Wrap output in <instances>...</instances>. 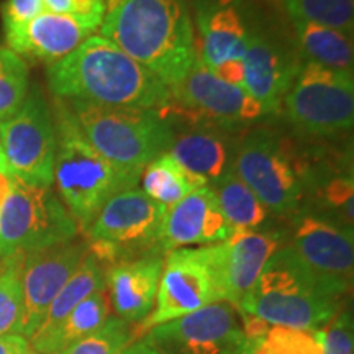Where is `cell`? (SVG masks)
Here are the masks:
<instances>
[{
  "label": "cell",
  "mask_w": 354,
  "mask_h": 354,
  "mask_svg": "<svg viewBox=\"0 0 354 354\" xmlns=\"http://www.w3.org/2000/svg\"><path fill=\"white\" fill-rule=\"evenodd\" d=\"M261 344L264 354H323V330L269 326Z\"/></svg>",
  "instance_id": "32"
},
{
  "label": "cell",
  "mask_w": 354,
  "mask_h": 354,
  "mask_svg": "<svg viewBox=\"0 0 354 354\" xmlns=\"http://www.w3.org/2000/svg\"><path fill=\"white\" fill-rule=\"evenodd\" d=\"M79 227L53 187L13 184L0 209V256L30 254L77 238Z\"/></svg>",
  "instance_id": "9"
},
{
  "label": "cell",
  "mask_w": 354,
  "mask_h": 354,
  "mask_svg": "<svg viewBox=\"0 0 354 354\" xmlns=\"http://www.w3.org/2000/svg\"><path fill=\"white\" fill-rule=\"evenodd\" d=\"M349 286L312 271L282 245L238 310L269 326L322 330L338 313Z\"/></svg>",
  "instance_id": "3"
},
{
  "label": "cell",
  "mask_w": 354,
  "mask_h": 354,
  "mask_svg": "<svg viewBox=\"0 0 354 354\" xmlns=\"http://www.w3.org/2000/svg\"><path fill=\"white\" fill-rule=\"evenodd\" d=\"M167 209L131 187L110 197L84 233L88 251L105 268L161 250V230ZM166 254V253H165Z\"/></svg>",
  "instance_id": "7"
},
{
  "label": "cell",
  "mask_w": 354,
  "mask_h": 354,
  "mask_svg": "<svg viewBox=\"0 0 354 354\" xmlns=\"http://www.w3.org/2000/svg\"><path fill=\"white\" fill-rule=\"evenodd\" d=\"M172 100L165 109L174 128L196 123H218L225 127H256L271 115L246 88L230 86L212 73L201 57L179 86L172 88Z\"/></svg>",
  "instance_id": "11"
},
{
  "label": "cell",
  "mask_w": 354,
  "mask_h": 354,
  "mask_svg": "<svg viewBox=\"0 0 354 354\" xmlns=\"http://www.w3.org/2000/svg\"><path fill=\"white\" fill-rule=\"evenodd\" d=\"M3 162H7V158H6V154H3L2 146H0V165H3Z\"/></svg>",
  "instance_id": "41"
},
{
  "label": "cell",
  "mask_w": 354,
  "mask_h": 354,
  "mask_svg": "<svg viewBox=\"0 0 354 354\" xmlns=\"http://www.w3.org/2000/svg\"><path fill=\"white\" fill-rule=\"evenodd\" d=\"M234 172L274 216L287 218L307 202L310 148H299L274 128H248L238 148Z\"/></svg>",
  "instance_id": "5"
},
{
  "label": "cell",
  "mask_w": 354,
  "mask_h": 354,
  "mask_svg": "<svg viewBox=\"0 0 354 354\" xmlns=\"http://www.w3.org/2000/svg\"><path fill=\"white\" fill-rule=\"evenodd\" d=\"M212 73L223 82L230 84V86L245 88V64H243V59L225 61V63L212 68Z\"/></svg>",
  "instance_id": "36"
},
{
  "label": "cell",
  "mask_w": 354,
  "mask_h": 354,
  "mask_svg": "<svg viewBox=\"0 0 354 354\" xmlns=\"http://www.w3.org/2000/svg\"><path fill=\"white\" fill-rule=\"evenodd\" d=\"M123 354H162V353H159L158 349L154 348L151 343L146 342V339H141V342L130 344Z\"/></svg>",
  "instance_id": "40"
},
{
  "label": "cell",
  "mask_w": 354,
  "mask_h": 354,
  "mask_svg": "<svg viewBox=\"0 0 354 354\" xmlns=\"http://www.w3.org/2000/svg\"><path fill=\"white\" fill-rule=\"evenodd\" d=\"M295 35V53L304 63L353 73L354 44L353 33L330 26L292 20Z\"/></svg>",
  "instance_id": "24"
},
{
  "label": "cell",
  "mask_w": 354,
  "mask_h": 354,
  "mask_svg": "<svg viewBox=\"0 0 354 354\" xmlns=\"http://www.w3.org/2000/svg\"><path fill=\"white\" fill-rule=\"evenodd\" d=\"M323 330V354H353V322L346 310L336 313Z\"/></svg>",
  "instance_id": "33"
},
{
  "label": "cell",
  "mask_w": 354,
  "mask_h": 354,
  "mask_svg": "<svg viewBox=\"0 0 354 354\" xmlns=\"http://www.w3.org/2000/svg\"><path fill=\"white\" fill-rule=\"evenodd\" d=\"M0 140L13 176L26 184L53 187L55 184L56 136L51 104L38 84L30 91L21 107L0 122Z\"/></svg>",
  "instance_id": "12"
},
{
  "label": "cell",
  "mask_w": 354,
  "mask_h": 354,
  "mask_svg": "<svg viewBox=\"0 0 354 354\" xmlns=\"http://www.w3.org/2000/svg\"><path fill=\"white\" fill-rule=\"evenodd\" d=\"M196 25L201 37L198 57L209 68L243 59L256 26L241 0H197Z\"/></svg>",
  "instance_id": "19"
},
{
  "label": "cell",
  "mask_w": 354,
  "mask_h": 354,
  "mask_svg": "<svg viewBox=\"0 0 354 354\" xmlns=\"http://www.w3.org/2000/svg\"><path fill=\"white\" fill-rule=\"evenodd\" d=\"M107 287L94 292L84 299L63 322L55 328L35 333L30 338V344L35 354H57L79 339L86 338L99 330L112 317Z\"/></svg>",
  "instance_id": "23"
},
{
  "label": "cell",
  "mask_w": 354,
  "mask_h": 354,
  "mask_svg": "<svg viewBox=\"0 0 354 354\" xmlns=\"http://www.w3.org/2000/svg\"><path fill=\"white\" fill-rule=\"evenodd\" d=\"M71 2H73L74 17H77L79 20L91 26L94 32L100 28L105 15L104 0H71Z\"/></svg>",
  "instance_id": "35"
},
{
  "label": "cell",
  "mask_w": 354,
  "mask_h": 354,
  "mask_svg": "<svg viewBox=\"0 0 354 354\" xmlns=\"http://www.w3.org/2000/svg\"><path fill=\"white\" fill-rule=\"evenodd\" d=\"M51 113L56 136L53 185L79 230L86 232L110 197L138 187L143 171L127 169L102 156L84 136L66 100L53 97Z\"/></svg>",
  "instance_id": "4"
},
{
  "label": "cell",
  "mask_w": 354,
  "mask_h": 354,
  "mask_svg": "<svg viewBox=\"0 0 354 354\" xmlns=\"http://www.w3.org/2000/svg\"><path fill=\"white\" fill-rule=\"evenodd\" d=\"M218 254L215 245L180 248L166 253L165 268L153 312L135 331L138 338L154 326L197 312L207 305L221 302Z\"/></svg>",
  "instance_id": "10"
},
{
  "label": "cell",
  "mask_w": 354,
  "mask_h": 354,
  "mask_svg": "<svg viewBox=\"0 0 354 354\" xmlns=\"http://www.w3.org/2000/svg\"><path fill=\"white\" fill-rule=\"evenodd\" d=\"M105 271H107V268L88 251L82 263L79 264L76 272L69 277V281L66 282L59 294L51 302L41 325L35 333H43V331L55 328L57 323L63 322L84 299H87L97 290L104 289Z\"/></svg>",
  "instance_id": "26"
},
{
  "label": "cell",
  "mask_w": 354,
  "mask_h": 354,
  "mask_svg": "<svg viewBox=\"0 0 354 354\" xmlns=\"http://www.w3.org/2000/svg\"><path fill=\"white\" fill-rule=\"evenodd\" d=\"M13 172L10 169V166H8V162H3V165H0V209H2L3 202H6V198L8 194H10V189H12V184H13Z\"/></svg>",
  "instance_id": "38"
},
{
  "label": "cell",
  "mask_w": 354,
  "mask_h": 354,
  "mask_svg": "<svg viewBox=\"0 0 354 354\" xmlns=\"http://www.w3.org/2000/svg\"><path fill=\"white\" fill-rule=\"evenodd\" d=\"M141 190L154 202L171 209L194 189L202 187L174 161L169 153L149 162L141 172Z\"/></svg>",
  "instance_id": "27"
},
{
  "label": "cell",
  "mask_w": 354,
  "mask_h": 354,
  "mask_svg": "<svg viewBox=\"0 0 354 354\" xmlns=\"http://www.w3.org/2000/svg\"><path fill=\"white\" fill-rule=\"evenodd\" d=\"M165 256L151 253L107 268L105 287L118 318L127 323H141L153 312Z\"/></svg>",
  "instance_id": "21"
},
{
  "label": "cell",
  "mask_w": 354,
  "mask_h": 354,
  "mask_svg": "<svg viewBox=\"0 0 354 354\" xmlns=\"http://www.w3.org/2000/svg\"><path fill=\"white\" fill-rule=\"evenodd\" d=\"M43 12L44 7L41 0H6L2 3L3 30L6 33L15 32L37 19Z\"/></svg>",
  "instance_id": "34"
},
{
  "label": "cell",
  "mask_w": 354,
  "mask_h": 354,
  "mask_svg": "<svg viewBox=\"0 0 354 354\" xmlns=\"http://www.w3.org/2000/svg\"><path fill=\"white\" fill-rule=\"evenodd\" d=\"M88 253L87 241L81 238L61 243L35 253L25 254L21 286H24V317L20 335L30 339L39 328L48 308L79 264Z\"/></svg>",
  "instance_id": "15"
},
{
  "label": "cell",
  "mask_w": 354,
  "mask_h": 354,
  "mask_svg": "<svg viewBox=\"0 0 354 354\" xmlns=\"http://www.w3.org/2000/svg\"><path fill=\"white\" fill-rule=\"evenodd\" d=\"M136 339L131 323L110 317L99 330L79 339L57 354H123Z\"/></svg>",
  "instance_id": "31"
},
{
  "label": "cell",
  "mask_w": 354,
  "mask_h": 354,
  "mask_svg": "<svg viewBox=\"0 0 354 354\" xmlns=\"http://www.w3.org/2000/svg\"><path fill=\"white\" fill-rule=\"evenodd\" d=\"M30 91V73L24 57L0 46V122L21 107Z\"/></svg>",
  "instance_id": "30"
},
{
  "label": "cell",
  "mask_w": 354,
  "mask_h": 354,
  "mask_svg": "<svg viewBox=\"0 0 354 354\" xmlns=\"http://www.w3.org/2000/svg\"><path fill=\"white\" fill-rule=\"evenodd\" d=\"M245 128L196 123L176 131L169 154L198 185H214L234 171Z\"/></svg>",
  "instance_id": "16"
},
{
  "label": "cell",
  "mask_w": 354,
  "mask_h": 354,
  "mask_svg": "<svg viewBox=\"0 0 354 354\" xmlns=\"http://www.w3.org/2000/svg\"><path fill=\"white\" fill-rule=\"evenodd\" d=\"M282 246V233L269 230H240L216 243L221 295L225 302L240 307L253 289L264 266Z\"/></svg>",
  "instance_id": "18"
},
{
  "label": "cell",
  "mask_w": 354,
  "mask_h": 354,
  "mask_svg": "<svg viewBox=\"0 0 354 354\" xmlns=\"http://www.w3.org/2000/svg\"><path fill=\"white\" fill-rule=\"evenodd\" d=\"M44 12L57 13V15H73V2L71 0H41Z\"/></svg>",
  "instance_id": "39"
},
{
  "label": "cell",
  "mask_w": 354,
  "mask_h": 354,
  "mask_svg": "<svg viewBox=\"0 0 354 354\" xmlns=\"http://www.w3.org/2000/svg\"><path fill=\"white\" fill-rule=\"evenodd\" d=\"M146 342L162 354H250L251 349L241 312L225 300L154 326Z\"/></svg>",
  "instance_id": "13"
},
{
  "label": "cell",
  "mask_w": 354,
  "mask_h": 354,
  "mask_svg": "<svg viewBox=\"0 0 354 354\" xmlns=\"http://www.w3.org/2000/svg\"><path fill=\"white\" fill-rule=\"evenodd\" d=\"M66 104L88 143L127 169L143 171L169 153L174 143L176 128L162 110L105 107L79 100Z\"/></svg>",
  "instance_id": "6"
},
{
  "label": "cell",
  "mask_w": 354,
  "mask_h": 354,
  "mask_svg": "<svg viewBox=\"0 0 354 354\" xmlns=\"http://www.w3.org/2000/svg\"><path fill=\"white\" fill-rule=\"evenodd\" d=\"M0 354H33L30 339L21 335L0 336Z\"/></svg>",
  "instance_id": "37"
},
{
  "label": "cell",
  "mask_w": 354,
  "mask_h": 354,
  "mask_svg": "<svg viewBox=\"0 0 354 354\" xmlns=\"http://www.w3.org/2000/svg\"><path fill=\"white\" fill-rule=\"evenodd\" d=\"M100 37L117 44L167 87L184 81L198 53L185 0H104Z\"/></svg>",
  "instance_id": "2"
},
{
  "label": "cell",
  "mask_w": 354,
  "mask_h": 354,
  "mask_svg": "<svg viewBox=\"0 0 354 354\" xmlns=\"http://www.w3.org/2000/svg\"><path fill=\"white\" fill-rule=\"evenodd\" d=\"M24 253L3 256L0 261V336L20 335L24 317Z\"/></svg>",
  "instance_id": "28"
},
{
  "label": "cell",
  "mask_w": 354,
  "mask_h": 354,
  "mask_svg": "<svg viewBox=\"0 0 354 354\" xmlns=\"http://www.w3.org/2000/svg\"><path fill=\"white\" fill-rule=\"evenodd\" d=\"M295 131L307 138H336L354 125L353 73L300 63L281 105Z\"/></svg>",
  "instance_id": "8"
},
{
  "label": "cell",
  "mask_w": 354,
  "mask_h": 354,
  "mask_svg": "<svg viewBox=\"0 0 354 354\" xmlns=\"http://www.w3.org/2000/svg\"><path fill=\"white\" fill-rule=\"evenodd\" d=\"M302 61L295 48L286 46L277 37L254 28L248 43L245 64V88L269 115L281 113L282 99L289 91Z\"/></svg>",
  "instance_id": "17"
},
{
  "label": "cell",
  "mask_w": 354,
  "mask_h": 354,
  "mask_svg": "<svg viewBox=\"0 0 354 354\" xmlns=\"http://www.w3.org/2000/svg\"><path fill=\"white\" fill-rule=\"evenodd\" d=\"M282 3L290 20L353 33L354 0H282Z\"/></svg>",
  "instance_id": "29"
},
{
  "label": "cell",
  "mask_w": 354,
  "mask_h": 354,
  "mask_svg": "<svg viewBox=\"0 0 354 354\" xmlns=\"http://www.w3.org/2000/svg\"><path fill=\"white\" fill-rule=\"evenodd\" d=\"M210 187L233 232L264 230L274 216L234 171Z\"/></svg>",
  "instance_id": "25"
},
{
  "label": "cell",
  "mask_w": 354,
  "mask_h": 354,
  "mask_svg": "<svg viewBox=\"0 0 354 354\" xmlns=\"http://www.w3.org/2000/svg\"><path fill=\"white\" fill-rule=\"evenodd\" d=\"M282 245L294 253L307 268L320 276L351 284L354 266L353 228L318 212L302 207L287 216Z\"/></svg>",
  "instance_id": "14"
},
{
  "label": "cell",
  "mask_w": 354,
  "mask_h": 354,
  "mask_svg": "<svg viewBox=\"0 0 354 354\" xmlns=\"http://www.w3.org/2000/svg\"><path fill=\"white\" fill-rule=\"evenodd\" d=\"M95 32L74 15L43 12L15 32L6 33L8 50L53 64L73 53Z\"/></svg>",
  "instance_id": "22"
},
{
  "label": "cell",
  "mask_w": 354,
  "mask_h": 354,
  "mask_svg": "<svg viewBox=\"0 0 354 354\" xmlns=\"http://www.w3.org/2000/svg\"><path fill=\"white\" fill-rule=\"evenodd\" d=\"M232 233L214 190L210 185H202L167 209L161 230V250L169 253L180 248L215 245Z\"/></svg>",
  "instance_id": "20"
},
{
  "label": "cell",
  "mask_w": 354,
  "mask_h": 354,
  "mask_svg": "<svg viewBox=\"0 0 354 354\" xmlns=\"http://www.w3.org/2000/svg\"><path fill=\"white\" fill-rule=\"evenodd\" d=\"M53 97L105 107L161 110L172 92L149 69L104 37H88L63 59L48 64Z\"/></svg>",
  "instance_id": "1"
},
{
  "label": "cell",
  "mask_w": 354,
  "mask_h": 354,
  "mask_svg": "<svg viewBox=\"0 0 354 354\" xmlns=\"http://www.w3.org/2000/svg\"><path fill=\"white\" fill-rule=\"evenodd\" d=\"M0 146H2V140H0Z\"/></svg>",
  "instance_id": "42"
}]
</instances>
